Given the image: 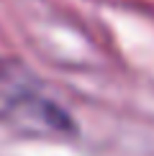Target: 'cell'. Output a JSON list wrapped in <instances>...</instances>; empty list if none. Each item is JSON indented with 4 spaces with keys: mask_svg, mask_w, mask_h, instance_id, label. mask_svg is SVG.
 Segmentation results:
<instances>
[{
    "mask_svg": "<svg viewBox=\"0 0 154 156\" xmlns=\"http://www.w3.org/2000/svg\"><path fill=\"white\" fill-rule=\"evenodd\" d=\"M0 123L26 136H69L75 123L64 110L51 102L34 84H28L23 72L8 67L0 59Z\"/></svg>",
    "mask_w": 154,
    "mask_h": 156,
    "instance_id": "6da1fadb",
    "label": "cell"
}]
</instances>
